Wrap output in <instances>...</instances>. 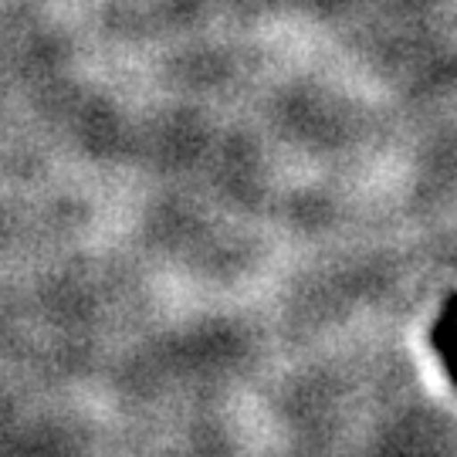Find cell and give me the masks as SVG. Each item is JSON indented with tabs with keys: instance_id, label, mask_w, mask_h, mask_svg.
Masks as SVG:
<instances>
[{
	"instance_id": "6da1fadb",
	"label": "cell",
	"mask_w": 457,
	"mask_h": 457,
	"mask_svg": "<svg viewBox=\"0 0 457 457\" xmlns=\"http://www.w3.org/2000/svg\"><path fill=\"white\" fill-rule=\"evenodd\" d=\"M430 349L437 353L444 373L451 379V386L457 390V292L444 298L441 312L430 326Z\"/></svg>"
}]
</instances>
